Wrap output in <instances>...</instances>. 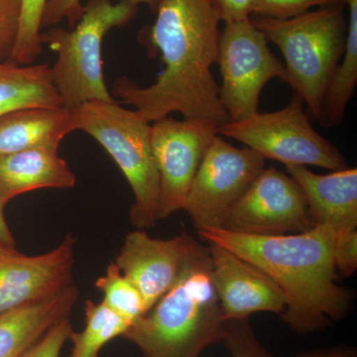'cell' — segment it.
<instances>
[{"label": "cell", "instance_id": "obj_1", "mask_svg": "<svg viewBox=\"0 0 357 357\" xmlns=\"http://www.w3.org/2000/svg\"><path fill=\"white\" fill-rule=\"evenodd\" d=\"M155 13L139 40L150 56L160 55L164 70L145 88L119 77L114 84L117 102L134 107L149 123L178 112L220 128L229 116L211 74L220 35L217 11L210 0H161Z\"/></svg>", "mask_w": 357, "mask_h": 357}, {"label": "cell", "instance_id": "obj_2", "mask_svg": "<svg viewBox=\"0 0 357 357\" xmlns=\"http://www.w3.org/2000/svg\"><path fill=\"white\" fill-rule=\"evenodd\" d=\"M199 236L222 246L267 275L286 299L282 318L294 333L311 335L344 321L354 295L340 285L333 264L337 232L328 225L300 234L255 236L225 229H204Z\"/></svg>", "mask_w": 357, "mask_h": 357}, {"label": "cell", "instance_id": "obj_3", "mask_svg": "<svg viewBox=\"0 0 357 357\" xmlns=\"http://www.w3.org/2000/svg\"><path fill=\"white\" fill-rule=\"evenodd\" d=\"M225 323L211 281L210 252L199 243L175 285L122 337L143 357H199L222 342Z\"/></svg>", "mask_w": 357, "mask_h": 357}, {"label": "cell", "instance_id": "obj_4", "mask_svg": "<svg viewBox=\"0 0 357 357\" xmlns=\"http://www.w3.org/2000/svg\"><path fill=\"white\" fill-rule=\"evenodd\" d=\"M344 6L319 7L288 18L250 16L251 23L278 47L285 59V83L316 121L328 82L344 55L347 21Z\"/></svg>", "mask_w": 357, "mask_h": 357}, {"label": "cell", "instance_id": "obj_5", "mask_svg": "<svg viewBox=\"0 0 357 357\" xmlns=\"http://www.w3.org/2000/svg\"><path fill=\"white\" fill-rule=\"evenodd\" d=\"M139 4L133 0H89L83 16L70 30L55 27L41 32L42 45L57 53L50 67L51 79L63 107L73 110L95 100L114 102L102 73V45L114 28L123 27L136 17Z\"/></svg>", "mask_w": 357, "mask_h": 357}, {"label": "cell", "instance_id": "obj_6", "mask_svg": "<svg viewBox=\"0 0 357 357\" xmlns=\"http://www.w3.org/2000/svg\"><path fill=\"white\" fill-rule=\"evenodd\" d=\"M76 130L95 138L126 176L134 195L129 218L137 229L153 227L158 217L159 177L152 154L151 126L137 110L95 100L73 109Z\"/></svg>", "mask_w": 357, "mask_h": 357}, {"label": "cell", "instance_id": "obj_7", "mask_svg": "<svg viewBox=\"0 0 357 357\" xmlns=\"http://www.w3.org/2000/svg\"><path fill=\"white\" fill-rule=\"evenodd\" d=\"M218 134L243 143L265 160L285 166H316L332 172L347 168L342 152L312 128L297 93L284 109L258 112L241 121L227 122L218 128Z\"/></svg>", "mask_w": 357, "mask_h": 357}, {"label": "cell", "instance_id": "obj_8", "mask_svg": "<svg viewBox=\"0 0 357 357\" xmlns=\"http://www.w3.org/2000/svg\"><path fill=\"white\" fill-rule=\"evenodd\" d=\"M217 63L222 84L220 98L229 121L258 112L262 89L274 77L285 81V66L250 20L227 23L220 35Z\"/></svg>", "mask_w": 357, "mask_h": 357}, {"label": "cell", "instance_id": "obj_9", "mask_svg": "<svg viewBox=\"0 0 357 357\" xmlns=\"http://www.w3.org/2000/svg\"><path fill=\"white\" fill-rule=\"evenodd\" d=\"M265 159L220 137L213 141L185 198L183 211L196 229H222L230 211L263 169Z\"/></svg>", "mask_w": 357, "mask_h": 357}, {"label": "cell", "instance_id": "obj_10", "mask_svg": "<svg viewBox=\"0 0 357 357\" xmlns=\"http://www.w3.org/2000/svg\"><path fill=\"white\" fill-rule=\"evenodd\" d=\"M218 135V126L196 119L166 116L153 122L150 141L159 177L158 220L183 210L192 180Z\"/></svg>", "mask_w": 357, "mask_h": 357}, {"label": "cell", "instance_id": "obj_11", "mask_svg": "<svg viewBox=\"0 0 357 357\" xmlns=\"http://www.w3.org/2000/svg\"><path fill=\"white\" fill-rule=\"evenodd\" d=\"M314 227L306 197L292 177L264 168L237 202L222 229L255 236L300 234Z\"/></svg>", "mask_w": 357, "mask_h": 357}, {"label": "cell", "instance_id": "obj_12", "mask_svg": "<svg viewBox=\"0 0 357 357\" xmlns=\"http://www.w3.org/2000/svg\"><path fill=\"white\" fill-rule=\"evenodd\" d=\"M76 238L67 234L57 248L36 256L0 246V314L53 297L73 285Z\"/></svg>", "mask_w": 357, "mask_h": 357}, {"label": "cell", "instance_id": "obj_13", "mask_svg": "<svg viewBox=\"0 0 357 357\" xmlns=\"http://www.w3.org/2000/svg\"><path fill=\"white\" fill-rule=\"evenodd\" d=\"M198 244L185 234L158 239L137 229L126 236L115 264L139 291L146 312L175 285Z\"/></svg>", "mask_w": 357, "mask_h": 357}, {"label": "cell", "instance_id": "obj_14", "mask_svg": "<svg viewBox=\"0 0 357 357\" xmlns=\"http://www.w3.org/2000/svg\"><path fill=\"white\" fill-rule=\"evenodd\" d=\"M208 248L223 321L249 319L256 312L282 316L285 296L267 275L222 246L210 244Z\"/></svg>", "mask_w": 357, "mask_h": 357}, {"label": "cell", "instance_id": "obj_15", "mask_svg": "<svg viewBox=\"0 0 357 357\" xmlns=\"http://www.w3.org/2000/svg\"><path fill=\"white\" fill-rule=\"evenodd\" d=\"M286 170L304 192L314 225H330L337 234L357 229L356 168L326 175L302 165H287Z\"/></svg>", "mask_w": 357, "mask_h": 357}, {"label": "cell", "instance_id": "obj_16", "mask_svg": "<svg viewBox=\"0 0 357 357\" xmlns=\"http://www.w3.org/2000/svg\"><path fill=\"white\" fill-rule=\"evenodd\" d=\"M72 172L58 150L31 149L0 155V204L41 189H72L76 185Z\"/></svg>", "mask_w": 357, "mask_h": 357}, {"label": "cell", "instance_id": "obj_17", "mask_svg": "<svg viewBox=\"0 0 357 357\" xmlns=\"http://www.w3.org/2000/svg\"><path fill=\"white\" fill-rule=\"evenodd\" d=\"M79 292L69 286L53 297L0 314V357H21L61 319L69 318Z\"/></svg>", "mask_w": 357, "mask_h": 357}, {"label": "cell", "instance_id": "obj_18", "mask_svg": "<svg viewBox=\"0 0 357 357\" xmlns=\"http://www.w3.org/2000/svg\"><path fill=\"white\" fill-rule=\"evenodd\" d=\"M76 130L73 110L65 107H25L0 115V155L31 149L58 150Z\"/></svg>", "mask_w": 357, "mask_h": 357}, {"label": "cell", "instance_id": "obj_19", "mask_svg": "<svg viewBox=\"0 0 357 357\" xmlns=\"http://www.w3.org/2000/svg\"><path fill=\"white\" fill-rule=\"evenodd\" d=\"M50 66L0 63V115L25 107H62Z\"/></svg>", "mask_w": 357, "mask_h": 357}, {"label": "cell", "instance_id": "obj_20", "mask_svg": "<svg viewBox=\"0 0 357 357\" xmlns=\"http://www.w3.org/2000/svg\"><path fill=\"white\" fill-rule=\"evenodd\" d=\"M345 4L349 6L345 50L326 86L316 119L324 128H337L344 121L357 84V0H345Z\"/></svg>", "mask_w": 357, "mask_h": 357}, {"label": "cell", "instance_id": "obj_21", "mask_svg": "<svg viewBox=\"0 0 357 357\" xmlns=\"http://www.w3.org/2000/svg\"><path fill=\"white\" fill-rule=\"evenodd\" d=\"M86 326L82 332L73 331L70 340L73 342L70 357H100V352L107 342L122 337L128 330L129 324L117 316L102 302L86 301Z\"/></svg>", "mask_w": 357, "mask_h": 357}, {"label": "cell", "instance_id": "obj_22", "mask_svg": "<svg viewBox=\"0 0 357 357\" xmlns=\"http://www.w3.org/2000/svg\"><path fill=\"white\" fill-rule=\"evenodd\" d=\"M96 288L102 293L103 304L130 326L146 312L139 291L122 274L115 262L110 263L105 275L96 281Z\"/></svg>", "mask_w": 357, "mask_h": 357}, {"label": "cell", "instance_id": "obj_23", "mask_svg": "<svg viewBox=\"0 0 357 357\" xmlns=\"http://www.w3.org/2000/svg\"><path fill=\"white\" fill-rule=\"evenodd\" d=\"M47 0H21L20 31L10 61L32 65L41 54V20Z\"/></svg>", "mask_w": 357, "mask_h": 357}, {"label": "cell", "instance_id": "obj_24", "mask_svg": "<svg viewBox=\"0 0 357 357\" xmlns=\"http://www.w3.org/2000/svg\"><path fill=\"white\" fill-rule=\"evenodd\" d=\"M220 344L230 357H276L256 337L249 319L225 321Z\"/></svg>", "mask_w": 357, "mask_h": 357}, {"label": "cell", "instance_id": "obj_25", "mask_svg": "<svg viewBox=\"0 0 357 357\" xmlns=\"http://www.w3.org/2000/svg\"><path fill=\"white\" fill-rule=\"evenodd\" d=\"M345 6V0H255L251 16L288 20L311 10L312 7Z\"/></svg>", "mask_w": 357, "mask_h": 357}, {"label": "cell", "instance_id": "obj_26", "mask_svg": "<svg viewBox=\"0 0 357 357\" xmlns=\"http://www.w3.org/2000/svg\"><path fill=\"white\" fill-rule=\"evenodd\" d=\"M136 3H144L149 7L151 13H156L161 0H133ZM84 6L82 0H47L43 15H42V29L59 24L61 21L67 20L70 29L74 28L83 16Z\"/></svg>", "mask_w": 357, "mask_h": 357}, {"label": "cell", "instance_id": "obj_27", "mask_svg": "<svg viewBox=\"0 0 357 357\" xmlns=\"http://www.w3.org/2000/svg\"><path fill=\"white\" fill-rule=\"evenodd\" d=\"M21 0H0V63L10 60L20 31Z\"/></svg>", "mask_w": 357, "mask_h": 357}, {"label": "cell", "instance_id": "obj_28", "mask_svg": "<svg viewBox=\"0 0 357 357\" xmlns=\"http://www.w3.org/2000/svg\"><path fill=\"white\" fill-rule=\"evenodd\" d=\"M73 331L69 318L61 319L21 357H60Z\"/></svg>", "mask_w": 357, "mask_h": 357}, {"label": "cell", "instance_id": "obj_29", "mask_svg": "<svg viewBox=\"0 0 357 357\" xmlns=\"http://www.w3.org/2000/svg\"><path fill=\"white\" fill-rule=\"evenodd\" d=\"M333 264L338 276L349 278L357 270V229L338 232L333 245Z\"/></svg>", "mask_w": 357, "mask_h": 357}, {"label": "cell", "instance_id": "obj_30", "mask_svg": "<svg viewBox=\"0 0 357 357\" xmlns=\"http://www.w3.org/2000/svg\"><path fill=\"white\" fill-rule=\"evenodd\" d=\"M218 18L227 23L239 22L250 18L255 0H210Z\"/></svg>", "mask_w": 357, "mask_h": 357}, {"label": "cell", "instance_id": "obj_31", "mask_svg": "<svg viewBox=\"0 0 357 357\" xmlns=\"http://www.w3.org/2000/svg\"><path fill=\"white\" fill-rule=\"evenodd\" d=\"M291 357H357V349L352 345L340 344L300 351Z\"/></svg>", "mask_w": 357, "mask_h": 357}, {"label": "cell", "instance_id": "obj_32", "mask_svg": "<svg viewBox=\"0 0 357 357\" xmlns=\"http://www.w3.org/2000/svg\"><path fill=\"white\" fill-rule=\"evenodd\" d=\"M0 246L15 248V241L4 217V208L0 204Z\"/></svg>", "mask_w": 357, "mask_h": 357}]
</instances>
